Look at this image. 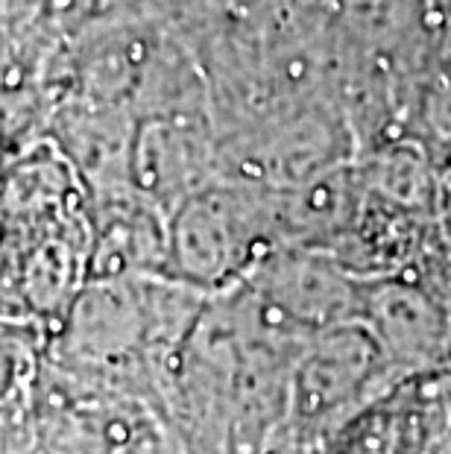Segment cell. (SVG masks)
Here are the masks:
<instances>
[{
    "label": "cell",
    "instance_id": "6da1fadb",
    "mask_svg": "<svg viewBox=\"0 0 451 454\" xmlns=\"http://www.w3.org/2000/svg\"><path fill=\"white\" fill-rule=\"evenodd\" d=\"M416 0H346L343 15L361 38L390 42L414 21Z\"/></svg>",
    "mask_w": 451,
    "mask_h": 454
}]
</instances>
